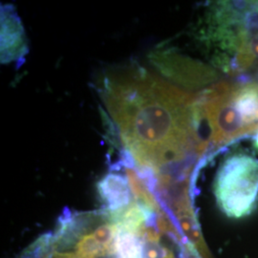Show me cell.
<instances>
[{"label": "cell", "instance_id": "cell-9", "mask_svg": "<svg viewBox=\"0 0 258 258\" xmlns=\"http://www.w3.org/2000/svg\"><path fill=\"white\" fill-rule=\"evenodd\" d=\"M254 148H256L258 150V129H257V133H256V135H255V138H254Z\"/></svg>", "mask_w": 258, "mask_h": 258}, {"label": "cell", "instance_id": "cell-6", "mask_svg": "<svg viewBox=\"0 0 258 258\" xmlns=\"http://www.w3.org/2000/svg\"><path fill=\"white\" fill-rule=\"evenodd\" d=\"M27 38L14 6H1V62H19L27 55Z\"/></svg>", "mask_w": 258, "mask_h": 258}, {"label": "cell", "instance_id": "cell-4", "mask_svg": "<svg viewBox=\"0 0 258 258\" xmlns=\"http://www.w3.org/2000/svg\"><path fill=\"white\" fill-rule=\"evenodd\" d=\"M234 86L228 83H216L197 99L201 118L208 120L214 146H222L244 134L258 129L248 125L231 102Z\"/></svg>", "mask_w": 258, "mask_h": 258}, {"label": "cell", "instance_id": "cell-2", "mask_svg": "<svg viewBox=\"0 0 258 258\" xmlns=\"http://www.w3.org/2000/svg\"><path fill=\"white\" fill-rule=\"evenodd\" d=\"M162 232L159 217L137 202L117 211H66L55 231L19 258H173Z\"/></svg>", "mask_w": 258, "mask_h": 258}, {"label": "cell", "instance_id": "cell-3", "mask_svg": "<svg viewBox=\"0 0 258 258\" xmlns=\"http://www.w3.org/2000/svg\"><path fill=\"white\" fill-rule=\"evenodd\" d=\"M214 194L220 210L229 218L250 215L257 207V159L244 153L227 158L215 178Z\"/></svg>", "mask_w": 258, "mask_h": 258}, {"label": "cell", "instance_id": "cell-8", "mask_svg": "<svg viewBox=\"0 0 258 258\" xmlns=\"http://www.w3.org/2000/svg\"><path fill=\"white\" fill-rule=\"evenodd\" d=\"M231 102L248 125L258 127L257 83H247L239 87L234 85Z\"/></svg>", "mask_w": 258, "mask_h": 258}, {"label": "cell", "instance_id": "cell-7", "mask_svg": "<svg viewBox=\"0 0 258 258\" xmlns=\"http://www.w3.org/2000/svg\"><path fill=\"white\" fill-rule=\"evenodd\" d=\"M98 191L104 209L110 211L125 208L135 200L126 176L117 171H111L102 178L98 184Z\"/></svg>", "mask_w": 258, "mask_h": 258}, {"label": "cell", "instance_id": "cell-5", "mask_svg": "<svg viewBox=\"0 0 258 258\" xmlns=\"http://www.w3.org/2000/svg\"><path fill=\"white\" fill-rule=\"evenodd\" d=\"M151 60L166 77L187 86L206 85L215 77L210 67L180 55L156 53Z\"/></svg>", "mask_w": 258, "mask_h": 258}, {"label": "cell", "instance_id": "cell-1", "mask_svg": "<svg viewBox=\"0 0 258 258\" xmlns=\"http://www.w3.org/2000/svg\"><path fill=\"white\" fill-rule=\"evenodd\" d=\"M102 101L133 166L152 175L167 174L190 148L203 154L197 127L201 115L194 95L137 64L103 77Z\"/></svg>", "mask_w": 258, "mask_h": 258}]
</instances>
